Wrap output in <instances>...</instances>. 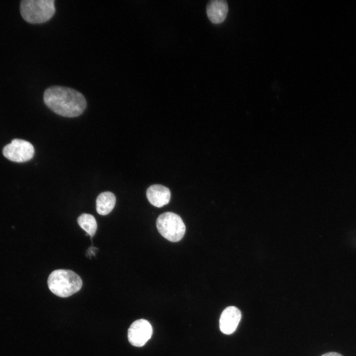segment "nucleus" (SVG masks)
Masks as SVG:
<instances>
[{
	"instance_id": "1",
	"label": "nucleus",
	"mask_w": 356,
	"mask_h": 356,
	"mask_svg": "<svg viewBox=\"0 0 356 356\" xmlns=\"http://www.w3.org/2000/svg\"><path fill=\"white\" fill-rule=\"evenodd\" d=\"M44 100L50 110L67 117L80 115L87 106L86 100L80 92L60 86L46 89L44 93Z\"/></svg>"
},
{
	"instance_id": "9",
	"label": "nucleus",
	"mask_w": 356,
	"mask_h": 356,
	"mask_svg": "<svg viewBox=\"0 0 356 356\" xmlns=\"http://www.w3.org/2000/svg\"><path fill=\"white\" fill-rule=\"evenodd\" d=\"M228 9V4L225 0H211L206 6L207 15L214 23L222 22L226 17Z\"/></svg>"
},
{
	"instance_id": "2",
	"label": "nucleus",
	"mask_w": 356,
	"mask_h": 356,
	"mask_svg": "<svg viewBox=\"0 0 356 356\" xmlns=\"http://www.w3.org/2000/svg\"><path fill=\"white\" fill-rule=\"evenodd\" d=\"M83 282L81 277L71 270L59 269L49 275L47 285L49 290L60 297H68L79 291Z\"/></svg>"
},
{
	"instance_id": "11",
	"label": "nucleus",
	"mask_w": 356,
	"mask_h": 356,
	"mask_svg": "<svg viewBox=\"0 0 356 356\" xmlns=\"http://www.w3.org/2000/svg\"><path fill=\"white\" fill-rule=\"evenodd\" d=\"M79 226L84 230L88 235L92 237L97 229V223L95 218L91 215L83 213L77 219Z\"/></svg>"
},
{
	"instance_id": "12",
	"label": "nucleus",
	"mask_w": 356,
	"mask_h": 356,
	"mask_svg": "<svg viewBox=\"0 0 356 356\" xmlns=\"http://www.w3.org/2000/svg\"><path fill=\"white\" fill-rule=\"evenodd\" d=\"M321 356H343L341 354L336 352H329L322 355Z\"/></svg>"
},
{
	"instance_id": "3",
	"label": "nucleus",
	"mask_w": 356,
	"mask_h": 356,
	"mask_svg": "<svg viewBox=\"0 0 356 356\" xmlns=\"http://www.w3.org/2000/svg\"><path fill=\"white\" fill-rule=\"evenodd\" d=\"M20 13L23 19L32 23L48 21L55 11L54 0H23L20 2Z\"/></svg>"
},
{
	"instance_id": "4",
	"label": "nucleus",
	"mask_w": 356,
	"mask_h": 356,
	"mask_svg": "<svg viewBox=\"0 0 356 356\" xmlns=\"http://www.w3.org/2000/svg\"><path fill=\"white\" fill-rule=\"evenodd\" d=\"M156 226L164 238L173 242L180 240L185 232V226L181 218L173 212L161 214L156 220Z\"/></svg>"
},
{
	"instance_id": "10",
	"label": "nucleus",
	"mask_w": 356,
	"mask_h": 356,
	"mask_svg": "<svg viewBox=\"0 0 356 356\" xmlns=\"http://www.w3.org/2000/svg\"><path fill=\"white\" fill-rule=\"evenodd\" d=\"M116 197L110 191L101 193L96 200V211L99 215H106L110 213L115 207Z\"/></svg>"
},
{
	"instance_id": "8",
	"label": "nucleus",
	"mask_w": 356,
	"mask_h": 356,
	"mask_svg": "<svg viewBox=\"0 0 356 356\" xmlns=\"http://www.w3.org/2000/svg\"><path fill=\"white\" fill-rule=\"evenodd\" d=\"M146 196L152 205L160 208L169 203L171 192L169 189L164 185L154 184L148 188Z\"/></svg>"
},
{
	"instance_id": "5",
	"label": "nucleus",
	"mask_w": 356,
	"mask_h": 356,
	"mask_svg": "<svg viewBox=\"0 0 356 356\" xmlns=\"http://www.w3.org/2000/svg\"><path fill=\"white\" fill-rule=\"evenodd\" d=\"M35 153L33 145L25 140L14 139L5 145L2 150L3 156L8 160L18 163L31 159Z\"/></svg>"
},
{
	"instance_id": "7",
	"label": "nucleus",
	"mask_w": 356,
	"mask_h": 356,
	"mask_svg": "<svg viewBox=\"0 0 356 356\" xmlns=\"http://www.w3.org/2000/svg\"><path fill=\"white\" fill-rule=\"evenodd\" d=\"M241 318L240 311L234 306L226 308L222 312L219 321L220 329L223 333L229 335L237 327Z\"/></svg>"
},
{
	"instance_id": "6",
	"label": "nucleus",
	"mask_w": 356,
	"mask_h": 356,
	"mask_svg": "<svg viewBox=\"0 0 356 356\" xmlns=\"http://www.w3.org/2000/svg\"><path fill=\"white\" fill-rule=\"evenodd\" d=\"M152 327L146 320L140 319L134 321L128 330V338L133 346L140 347L151 338Z\"/></svg>"
}]
</instances>
